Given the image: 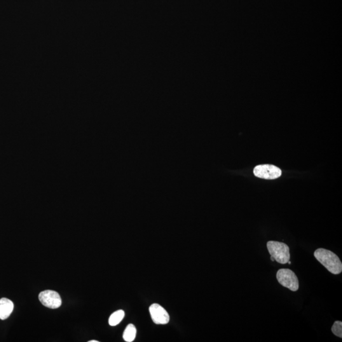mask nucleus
Masks as SVG:
<instances>
[{
	"instance_id": "obj_1",
	"label": "nucleus",
	"mask_w": 342,
	"mask_h": 342,
	"mask_svg": "<svg viewBox=\"0 0 342 342\" xmlns=\"http://www.w3.org/2000/svg\"><path fill=\"white\" fill-rule=\"evenodd\" d=\"M314 255L327 270L334 275H339L342 271V263L338 255L329 250L318 248Z\"/></svg>"
},
{
	"instance_id": "obj_2",
	"label": "nucleus",
	"mask_w": 342,
	"mask_h": 342,
	"mask_svg": "<svg viewBox=\"0 0 342 342\" xmlns=\"http://www.w3.org/2000/svg\"><path fill=\"white\" fill-rule=\"evenodd\" d=\"M267 247L271 256L278 263L285 264L290 261V248L286 243L269 241L267 243Z\"/></svg>"
},
{
	"instance_id": "obj_3",
	"label": "nucleus",
	"mask_w": 342,
	"mask_h": 342,
	"mask_svg": "<svg viewBox=\"0 0 342 342\" xmlns=\"http://www.w3.org/2000/svg\"><path fill=\"white\" fill-rule=\"evenodd\" d=\"M278 282L283 287L287 288L293 292H296L299 289L298 278L294 271L289 269H281L276 274Z\"/></svg>"
},
{
	"instance_id": "obj_4",
	"label": "nucleus",
	"mask_w": 342,
	"mask_h": 342,
	"mask_svg": "<svg viewBox=\"0 0 342 342\" xmlns=\"http://www.w3.org/2000/svg\"><path fill=\"white\" fill-rule=\"evenodd\" d=\"M255 176L265 179H275L282 175V171L280 168L273 165L257 166L254 170Z\"/></svg>"
},
{
	"instance_id": "obj_5",
	"label": "nucleus",
	"mask_w": 342,
	"mask_h": 342,
	"mask_svg": "<svg viewBox=\"0 0 342 342\" xmlns=\"http://www.w3.org/2000/svg\"><path fill=\"white\" fill-rule=\"evenodd\" d=\"M39 301L44 306L50 309H57L62 305V299L58 293L53 290H46L39 295Z\"/></svg>"
},
{
	"instance_id": "obj_6",
	"label": "nucleus",
	"mask_w": 342,
	"mask_h": 342,
	"mask_svg": "<svg viewBox=\"0 0 342 342\" xmlns=\"http://www.w3.org/2000/svg\"><path fill=\"white\" fill-rule=\"evenodd\" d=\"M149 311L152 320L156 324L166 325L170 322V315L166 309L159 304H152L149 308Z\"/></svg>"
},
{
	"instance_id": "obj_7",
	"label": "nucleus",
	"mask_w": 342,
	"mask_h": 342,
	"mask_svg": "<svg viewBox=\"0 0 342 342\" xmlns=\"http://www.w3.org/2000/svg\"><path fill=\"white\" fill-rule=\"evenodd\" d=\"M13 303L10 300L6 298L0 299V320H6L13 312Z\"/></svg>"
},
{
	"instance_id": "obj_8",
	"label": "nucleus",
	"mask_w": 342,
	"mask_h": 342,
	"mask_svg": "<svg viewBox=\"0 0 342 342\" xmlns=\"http://www.w3.org/2000/svg\"><path fill=\"white\" fill-rule=\"evenodd\" d=\"M137 329L134 325L130 324L126 328L123 334V339L127 342H132L137 336Z\"/></svg>"
},
{
	"instance_id": "obj_9",
	"label": "nucleus",
	"mask_w": 342,
	"mask_h": 342,
	"mask_svg": "<svg viewBox=\"0 0 342 342\" xmlns=\"http://www.w3.org/2000/svg\"><path fill=\"white\" fill-rule=\"evenodd\" d=\"M124 316H125V313L123 310H119L112 313L109 318V325L112 327L119 325L123 321Z\"/></svg>"
},
{
	"instance_id": "obj_10",
	"label": "nucleus",
	"mask_w": 342,
	"mask_h": 342,
	"mask_svg": "<svg viewBox=\"0 0 342 342\" xmlns=\"http://www.w3.org/2000/svg\"><path fill=\"white\" fill-rule=\"evenodd\" d=\"M332 332L335 336L342 338V323L340 321L335 322L332 328Z\"/></svg>"
},
{
	"instance_id": "obj_11",
	"label": "nucleus",
	"mask_w": 342,
	"mask_h": 342,
	"mask_svg": "<svg viewBox=\"0 0 342 342\" xmlns=\"http://www.w3.org/2000/svg\"><path fill=\"white\" fill-rule=\"evenodd\" d=\"M271 260L272 261H275V259H274V257L273 256H271Z\"/></svg>"
},
{
	"instance_id": "obj_12",
	"label": "nucleus",
	"mask_w": 342,
	"mask_h": 342,
	"mask_svg": "<svg viewBox=\"0 0 342 342\" xmlns=\"http://www.w3.org/2000/svg\"><path fill=\"white\" fill-rule=\"evenodd\" d=\"M89 342H98V341H91Z\"/></svg>"
}]
</instances>
